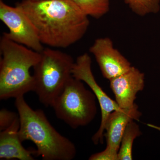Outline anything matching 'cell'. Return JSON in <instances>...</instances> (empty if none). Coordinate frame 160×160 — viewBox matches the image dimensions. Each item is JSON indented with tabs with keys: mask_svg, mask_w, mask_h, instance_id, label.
I'll return each mask as SVG.
<instances>
[{
	"mask_svg": "<svg viewBox=\"0 0 160 160\" xmlns=\"http://www.w3.org/2000/svg\"><path fill=\"white\" fill-rule=\"evenodd\" d=\"M136 104L129 109H121L109 115L105 126L104 137L106 147L118 153L121 140L127 125L132 120L139 121L142 116Z\"/></svg>",
	"mask_w": 160,
	"mask_h": 160,
	"instance_id": "10",
	"label": "cell"
},
{
	"mask_svg": "<svg viewBox=\"0 0 160 160\" xmlns=\"http://www.w3.org/2000/svg\"><path fill=\"white\" fill-rule=\"evenodd\" d=\"M0 99L16 98L34 91L30 69L41 58V52L15 42L3 35L0 41Z\"/></svg>",
	"mask_w": 160,
	"mask_h": 160,
	"instance_id": "3",
	"label": "cell"
},
{
	"mask_svg": "<svg viewBox=\"0 0 160 160\" xmlns=\"http://www.w3.org/2000/svg\"><path fill=\"white\" fill-rule=\"evenodd\" d=\"M0 20L9 29V32L3 35L9 39L38 52L44 49L34 26L19 7L0 0Z\"/></svg>",
	"mask_w": 160,
	"mask_h": 160,
	"instance_id": "7",
	"label": "cell"
},
{
	"mask_svg": "<svg viewBox=\"0 0 160 160\" xmlns=\"http://www.w3.org/2000/svg\"><path fill=\"white\" fill-rule=\"evenodd\" d=\"M109 81L116 102L121 109L134 106L137 94L145 87V74L132 66L128 71Z\"/></svg>",
	"mask_w": 160,
	"mask_h": 160,
	"instance_id": "9",
	"label": "cell"
},
{
	"mask_svg": "<svg viewBox=\"0 0 160 160\" xmlns=\"http://www.w3.org/2000/svg\"><path fill=\"white\" fill-rule=\"evenodd\" d=\"M31 1H42V0H31Z\"/></svg>",
	"mask_w": 160,
	"mask_h": 160,
	"instance_id": "17",
	"label": "cell"
},
{
	"mask_svg": "<svg viewBox=\"0 0 160 160\" xmlns=\"http://www.w3.org/2000/svg\"><path fill=\"white\" fill-rule=\"evenodd\" d=\"M16 6L31 21L42 44L50 47L67 48L89 28L88 17L72 0H23Z\"/></svg>",
	"mask_w": 160,
	"mask_h": 160,
	"instance_id": "1",
	"label": "cell"
},
{
	"mask_svg": "<svg viewBox=\"0 0 160 160\" xmlns=\"http://www.w3.org/2000/svg\"><path fill=\"white\" fill-rule=\"evenodd\" d=\"M118 152L106 147V149L103 151L91 155L89 160H118Z\"/></svg>",
	"mask_w": 160,
	"mask_h": 160,
	"instance_id": "16",
	"label": "cell"
},
{
	"mask_svg": "<svg viewBox=\"0 0 160 160\" xmlns=\"http://www.w3.org/2000/svg\"><path fill=\"white\" fill-rule=\"evenodd\" d=\"M15 104L19 118L20 140L34 143L35 155L44 160L74 159L77 154L74 144L55 129L42 110L32 109L24 96L15 98Z\"/></svg>",
	"mask_w": 160,
	"mask_h": 160,
	"instance_id": "2",
	"label": "cell"
},
{
	"mask_svg": "<svg viewBox=\"0 0 160 160\" xmlns=\"http://www.w3.org/2000/svg\"><path fill=\"white\" fill-rule=\"evenodd\" d=\"M89 52L94 56L103 76L107 79L110 80L123 74L132 66L128 59L115 48L110 38L97 39L89 48Z\"/></svg>",
	"mask_w": 160,
	"mask_h": 160,
	"instance_id": "8",
	"label": "cell"
},
{
	"mask_svg": "<svg viewBox=\"0 0 160 160\" xmlns=\"http://www.w3.org/2000/svg\"><path fill=\"white\" fill-rule=\"evenodd\" d=\"M84 14L98 19L110 9V0H72Z\"/></svg>",
	"mask_w": 160,
	"mask_h": 160,
	"instance_id": "13",
	"label": "cell"
},
{
	"mask_svg": "<svg viewBox=\"0 0 160 160\" xmlns=\"http://www.w3.org/2000/svg\"><path fill=\"white\" fill-rule=\"evenodd\" d=\"M40 52L41 58L33 67V92L44 106L51 107L72 76L75 61L60 50L46 48Z\"/></svg>",
	"mask_w": 160,
	"mask_h": 160,
	"instance_id": "4",
	"label": "cell"
},
{
	"mask_svg": "<svg viewBox=\"0 0 160 160\" xmlns=\"http://www.w3.org/2000/svg\"><path fill=\"white\" fill-rule=\"evenodd\" d=\"M72 76L82 81L88 86L95 95L101 109V122L99 128L92 138L95 145L103 144L106 121L109 115L121 108L112 99L98 84L92 70V60L88 53L78 57L72 69Z\"/></svg>",
	"mask_w": 160,
	"mask_h": 160,
	"instance_id": "6",
	"label": "cell"
},
{
	"mask_svg": "<svg viewBox=\"0 0 160 160\" xmlns=\"http://www.w3.org/2000/svg\"><path fill=\"white\" fill-rule=\"evenodd\" d=\"M97 98L82 81L72 76L51 107L57 117L72 129L88 126L97 113Z\"/></svg>",
	"mask_w": 160,
	"mask_h": 160,
	"instance_id": "5",
	"label": "cell"
},
{
	"mask_svg": "<svg viewBox=\"0 0 160 160\" xmlns=\"http://www.w3.org/2000/svg\"><path fill=\"white\" fill-rule=\"evenodd\" d=\"M142 134L139 126L135 122V120L129 122L121 140L118 153V160L132 159V149L134 141Z\"/></svg>",
	"mask_w": 160,
	"mask_h": 160,
	"instance_id": "12",
	"label": "cell"
},
{
	"mask_svg": "<svg viewBox=\"0 0 160 160\" xmlns=\"http://www.w3.org/2000/svg\"><path fill=\"white\" fill-rule=\"evenodd\" d=\"M132 12L141 17L156 14L160 10V0H124Z\"/></svg>",
	"mask_w": 160,
	"mask_h": 160,
	"instance_id": "14",
	"label": "cell"
},
{
	"mask_svg": "<svg viewBox=\"0 0 160 160\" xmlns=\"http://www.w3.org/2000/svg\"><path fill=\"white\" fill-rule=\"evenodd\" d=\"M19 118L8 129L0 132V159L33 160L35 151L26 149L19 136Z\"/></svg>",
	"mask_w": 160,
	"mask_h": 160,
	"instance_id": "11",
	"label": "cell"
},
{
	"mask_svg": "<svg viewBox=\"0 0 160 160\" xmlns=\"http://www.w3.org/2000/svg\"><path fill=\"white\" fill-rule=\"evenodd\" d=\"M19 118L18 114L7 109H2L0 111V131L9 128Z\"/></svg>",
	"mask_w": 160,
	"mask_h": 160,
	"instance_id": "15",
	"label": "cell"
}]
</instances>
